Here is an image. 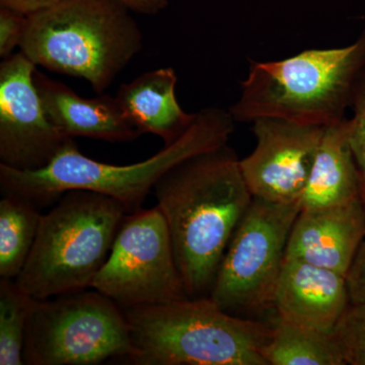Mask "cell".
<instances>
[{
    "instance_id": "obj_1",
    "label": "cell",
    "mask_w": 365,
    "mask_h": 365,
    "mask_svg": "<svg viewBox=\"0 0 365 365\" xmlns=\"http://www.w3.org/2000/svg\"><path fill=\"white\" fill-rule=\"evenodd\" d=\"M190 299L209 297L237 225L253 201L240 158L223 145L178 163L155 185Z\"/></svg>"
},
{
    "instance_id": "obj_2",
    "label": "cell",
    "mask_w": 365,
    "mask_h": 365,
    "mask_svg": "<svg viewBox=\"0 0 365 365\" xmlns=\"http://www.w3.org/2000/svg\"><path fill=\"white\" fill-rule=\"evenodd\" d=\"M235 123L228 110L204 108L179 139L132 165L98 162L83 155L72 141L43 169L19 170L0 165V190L2 196L23 199L39 209L57 202L71 190H86L115 199L127 213L135 212L178 163L227 145Z\"/></svg>"
},
{
    "instance_id": "obj_3",
    "label": "cell",
    "mask_w": 365,
    "mask_h": 365,
    "mask_svg": "<svg viewBox=\"0 0 365 365\" xmlns=\"http://www.w3.org/2000/svg\"><path fill=\"white\" fill-rule=\"evenodd\" d=\"M365 66V29L351 44L309 49L275 61H251L237 102L235 122L279 118L328 127L350 109L353 90Z\"/></svg>"
},
{
    "instance_id": "obj_4",
    "label": "cell",
    "mask_w": 365,
    "mask_h": 365,
    "mask_svg": "<svg viewBox=\"0 0 365 365\" xmlns=\"http://www.w3.org/2000/svg\"><path fill=\"white\" fill-rule=\"evenodd\" d=\"M131 11L119 0H64L28 16L20 51L36 66L85 79L101 95L143 49Z\"/></svg>"
},
{
    "instance_id": "obj_5",
    "label": "cell",
    "mask_w": 365,
    "mask_h": 365,
    "mask_svg": "<svg viewBox=\"0 0 365 365\" xmlns=\"http://www.w3.org/2000/svg\"><path fill=\"white\" fill-rule=\"evenodd\" d=\"M134 365H267L272 324L235 316L210 297L124 309Z\"/></svg>"
},
{
    "instance_id": "obj_6",
    "label": "cell",
    "mask_w": 365,
    "mask_h": 365,
    "mask_svg": "<svg viewBox=\"0 0 365 365\" xmlns=\"http://www.w3.org/2000/svg\"><path fill=\"white\" fill-rule=\"evenodd\" d=\"M126 209L115 199L71 190L41 218L39 230L16 283L45 299L91 287L111 252Z\"/></svg>"
},
{
    "instance_id": "obj_7",
    "label": "cell",
    "mask_w": 365,
    "mask_h": 365,
    "mask_svg": "<svg viewBox=\"0 0 365 365\" xmlns=\"http://www.w3.org/2000/svg\"><path fill=\"white\" fill-rule=\"evenodd\" d=\"M88 289L34 299L24 364L96 365L130 359L133 346L123 309L98 290Z\"/></svg>"
},
{
    "instance_id": "obj_8",
    "label": "cell",
    "mask_w": 365,
    "mask_h": 365,
    "mask_svg": "<svg viewBox=\"0 0 365 365\" xmlns=\"http://www.w3.org/2000/svg\"><path fill=\"white\" fill-rule=\"evenodd\" d=\"M302 205L254 198L237 225L209 297L227 313L273 309L290 232Z\"/></svg>"
},
{
    "instance_id": "obj_9",
    "label": "cell",
    "mask_w": 365,
    "mask_h": 365,
    "mask_svg": "<svg viewBox=\"0 0 365 365\" xmlns=\"http://www.w3.org/2000/svg\"><path fill=\"white\" fill-rule=\"evenodd\" d=\"M122 309L190 299L158 206L127 213L91 287Z\"/></svg>"
},
{
    "instance_id": "obj_10",
    "label": "cell",
    "mask_w": 365,
    "mask_h": 365,
    "mask_svg": "<svg viewBox=\"0 0 365 365\" xmlns=\"http://www.w3.org/2000/svg\"><path fill=\"white\" fill-rule=\"evenodd\" d=\"M23 52L0 64V165L43 169L72 143L47 116L34 81L37 71Z\"/></svg>"
},
{
    "instance_id": "obj_11",
    "label": "cell",
    "mask_w": 365,
    "mask_h": 365,
    "mask_svg": "<svg viewBox=\"0 0 365 365\" xmlns=\"http://www.w3.org/2000/svg\"><path fill=\"white\" fill-rule=\"evenodd\" d=\"M252 124L256 146L240 160L252 195L270 202L299 201L326 127L279 118H259Z\"/></svg>"
},
{
    "instance_id": "obj_12",
    "label": "cell",
    "mask_w": 365,
    "mask_h": 365,
    "mask_svg": "<svg viewBox=\"0 0 365 365\" xmlns=\"http://www.w3.org/2000/svg\"><path fill=\"white\" fill-rule=\"evenodd\" d=\"M349 304L345 275L285 257L273 297L278 318L332 333Z\"/></svg>"
},
{
    "instance_id": "obj_13",
    "label": "cell",
    "mask_w": 365,
    "mask_h": 365,
    "mask_svg": "<svg viewBox=\"0 0 365 365\" xmlns=\"http://www.w3.org/2000/svg\"><path fill=\"white\" fill-rule=\"evenodd\" d=\"M364 240L365 205L362 200L334 207L300 210L290 232L285 257L346 275Z\"/></svg>"
},
{
    "instance_id": "obj_14",
    "label": "cell",
    "mask_w": 365,
    "mask_h": 365,
    "mask_svg": "<svg viewBox=\"0 0 365 365\" xmlns=\"http://www.w3.org/2000/svg\"><path fill=\"white\" fill-rule=\"evenodd\" d=\"M34 81L47 116L64 135L130 143L143 134L124 114L116 97L104 93L81 97L63 83L38 71Z\"/></svg>"
},
{
    "instance_id": "obj_15",
    "label": "cell",
    "mask_w": 365,
    "mask_h": 365,
    "mask_svg": "<svg viewBox=\"0 0 365 365\" xmlns=\"http://www.w3.org/2000/svg\"><path fill=\"white\" fill-rule=\"evenodd\" d=\"M178 78L170 67L155 69L120 86L118 103L141 133L155 134L165 145L182 135L196 118L182 109L176 97Z\"/></svg>"
},
{
    "instance_id": "obj_16",
    "label": "cell",
    "mask_w": 365,
    "mask_h": 365,
    "mask_svg": "<svg viewBox=\"0 0 365 365\" xmlns=\"http://www.w3.org/2000/svg\"><path fill=\"white\" fill-rule=\"evenodd\" d=\"M362 200L356 163L348 140L347 118L326 127L306 187L302 210L345 205Z\"/></svg>"
},
{
    "instance_id": "obj_17",
    "label": "cell",
    "mask_w": 365,
    "mask_h": 365,
    "mask_svg": "<svg viewBox=\"0 0 365 365\" xmlns=\"http://www.w3.org/2000/svg\"><path fill=\"white\" fill-rule=\"evenodd\" d=\"M261 355L267 365L346 364L334 332L312 330L278 317Z\"/></svg>"
},
{
    "instance_id": "obj_18",
    "label": "cell",
    "mask_w": 365,
    "mask_h": 365,
    "mask_svg": "<svg viewBox=\"0 0 365 365\" xmlns=\"http://www.w3.org/2000/svg\"><path fill=\"white\" fill-rule=\"evenodd\" d=\"M40 209L14 196L0 200V277L16 279L25 267L39 230Z\"/></svg>"
},
{
    "instance_id": "obj_19",
    "label": "cell",
    "mask_w": 365,
    "mask_h": 365,
    "mask_svg": "<svg viewBox=\"0 0 365 365\" xmlns=\"http://www.w3.org/2000/svg\"><path fill=\"white\" fill-rule=\"evenodd\" d=\"M34 297L16 279L0 278V365H23L26 325Z\"/></svg>"
},
{
    "instance_id": "obj_20",
    "label": "cell",
    "mask_w": 365,
    "mask_h": 365,
    "mask_svg": "<svg viewBox=\"0 0 365 365\" xmlns=\"http://www.w3.org/2000/svg\"><path fill=\"white\" fill-rule=\"evenodd\" d=\"M346 364L365 365V307L349 304L334 329Z\"/></svg>"
},
{
    "instance_id": "obj_21",
    "label": "cell",
    "mask_w": 365,
    "mask_h": 365,
    "mask_svg": "<svg viewBox=\"0 0 365 365\" xmlns=\"http://www.w3.org/2000/svg\"><path fill=\"white\" fill-rule=\"evenodd\" d=\"M349 110L351 117L347 118L348 140L359 170L365 205V66L353 90Z\"/></svg>"
},
{
    "instance_id": "obj_22",
    "label": "cell",
    "mask_w": 365,
    "mask_h": 365,
    "mask_svg": "<svg viewBox=\"0 0 365 365\" xmlns=\"http://www.w3.org/2000/svg\"><path fill=\"white\" fill-rule=\"evenodd\" d=\"M28 16L6 6H0V57L6 59L20 48L25 36Z\"/></svg>"
},
{
    "instance_id": "obj_23",
    "label": "cell",
    "mask_w": 365,
    "mask_h": 365,
    "mask_svg": "<svg viewBox=\"0 0 365 365\" xmlns=\"http://www.w3.org/2000/svg\"><path fill=\"white\" fill-rule=\"evenodd\" d=\"M350 304L365 307V240L345 275Z\"/></svg>"
},
{
    "instance_id": "obj_24",
    "label": "cell",
    "mask_w": 365,
    "mask_h": 365,
    "mask_svg": "<svg viewBox=\"0 0 365 365\" xmlns=\"http://www.w3.org/2000/svg\"><path fill=\"white\" fill-rule=\"evenodd\" d=\"M62 1L64 0H0V6L9 7L26 16H31Z\"/></svg>"
},
{
    "instance_id": "obj_25",
    "label": "cell",
    "mask_w": 365,
    "mask_h": 365,
    "mask_svg": "<svg viewBox=\"0 0 365 365\" xmlns=\"http://www.w3.org/2000/svg\"><path fill=\"white\" fill-rule=\"evenodd\" d=\"M132 11L135 13L157 14L169 6V0H119Z\"/></svg>"
}]
</instances>
